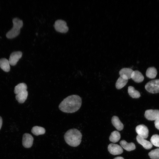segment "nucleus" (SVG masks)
Listing matches in <instances>:
<instances>
[{
  "label": "nucleus",
  "instance_id": "f8f14e48",
  "mask_svg": "<svg viewBox=\"0 0 159 159\" xmlns=\"http://www.w3.org/2000/svg\"><path fill=\"white\" fill-rule=\"evenodd\" d=\"M136 140L139 144L146 149H149L152 147L153 145L150 142L138 135L136 137Z\"/></svg>",
  "mask_w": 159,
  "mask_h": 159
},
{
  "label": "nucleus",
  "instance_id": "7ed1b4c3",
  "mask_svg": "<svg viewBox=\"0 0 159 159\" xmlns=\"http://www.w3.org/2000/svg\"><path fill=\"white\" fill-rule=\"evenodd\" d=\"M13 24V27L6 34V37L12 39L17 36L20 33V29L23 25L22 20L18 18L15 17L12 20Z\"/></svg>",
  "mask_w": 159,
  "mask_h": 159
},
{
  "label": "nucleus",
  "instance_id": "b1692460",
  "mask_svg": "<svg viewBox=\"0 0 159 159\" xmlns=\"http://www.w3.org/2000/svg\"><path fill=\"white\" fill-rule=\"evenodd\" d=\"M148 155L151 159H159V148L152 150Z\"/></svg>",
  "mask_w": 159,
  "mask_h": 159
},
{
  "label": "nucleus",
  "instance_id": "1a4fd4ad",
  "mask_svg": "<svg viewBox=\"0 0 159 159\" xmlns=\"http://www.w3.org/2000/svg\"><path fill=\"white\" fill-rule=\"evenodd\" d=\"M33 140V138L31 135L28 133H24L22 138L23 145L25 148H30L32 145Z\"/></svg>",
  "mask_w": 159,
  "mask_h": 159
},
{
  "label": "nucleus",
  "instance_id": "2eb2a0df",
  "mask_svg": "<svg viewBox=\"0 0 159 159\" xmlns=\"http://www.w3.org/2000/svg\"><path fill=\"white\" fill-rule=\"evenodd\" d=\"M131 78L135 82L140 83L143 81L144 77L140 72L138 70H135L133 71Z\"/></svg>",
  "mask_w": 159,
  "mask_h": 159
},
{
  "label": "nucleus",
  "instance_id": "f3484780",
  "mask_svg": "<svg viewBox=\"0 0 159 159\" xmlns=\"http://www.w3.org/2000/svg\"><path fill=\"white\" fill-rule=\"evenodd\" d=\"M28 95V92L27 90L23 92L16 95V99L20 103H24L26 100Z\"/></svg>",
  "mask_w": 159,
  "mask_h": 159
},
{
  "label": "nucleus",
  "instance_id": "5701e85b",
  "mask_svg": "<svg viewBox=\"0 0 159 159\" xmlns=\"http://www.w3.org/2000/svg\"><path fill=\"white\" fill-rule=\"evenodd\" d=\"M128 80L125 79L121 77H119L115 83L117 89H120L124 87L127 84Z\"/></svg>",
  "mask_w": 159,
  "mask_h": 159
},
{
  "label": "nucleus",
  "instance_id": "a878e982",
  "mask_svg": "<svg viewBox=\"0 0 159 159\" xmlns=\"http://www.w3.org/2000/svg\"><path fill=\"white\" fill-rule=\"evenodd\" d=\"M154 124L155 127L159 130V118L155 121Z\"/></svg>",
  "mask_w": 159,
  "mask_h": 159
},
{
  "label": "nucleus",
  "instance_id": "9d476101",
  "mask_svg": "<svg viewBox=\"0 0 159 159\" xmlns=\"http://www.w3.org/2000/svg\"><path fill=\"white\" fill-rule=\"evenodd\" d=\"M22 52L20 51H15L12 52L10 54L9 62L10 65L12 66L15 65L22 57Z\"/></svg>",
  "mask_w": 159,
  "mask_h": 159
},
{
  "label": "nucleus",
  "instance_id": "9b49d317",
  "mask_svg": "<svg viewBox=\"0 0 159 159\" xmlns=\"http://www.w3.org/2000/svg\"><path fill=\"white\" fill-rule=\"evenodd\" d=\"M133 71L130 68H122L120 71L119 74L120 77L125 79L128 80L131 78Z\"/></svg>",
  "mask_w": 159,
  "mask_h": 159
},
{
  "label": "nucleus",
  "instance_id": "393cba45",
  "mask_svg": "<svg viewBox=\"0 0 159 159\" xmlns=\"http://www.w3.org/2000/svg\"><path fill=\"white\" fill-rule=\"evenodd\" d=\"M150 142L152 145L159 147V135L157 134L153 135L150 138Z\"/></svg>",
  "mask_w": 159,
  "mask_h": 159
},
{
  "label": "nucleus",
  "instance_id": "6e6552de",
  "mask_svg": "<svg viewBox=\"0 0 159 159\" xmlns=\"http://www.w3.org/2000/svg\"><path fill=\"white\" fill-rule=\"evenodd\" d=\"M108 150L110 154L114 155L120 154L123 152L121 146L114 143H110L108 145Z\"/></svg>",
  "mask_w": 159,
  "mask_h": 159
},
{
  "label": "nucleus",
  "instance_id": "423d86ee",
  "mask_svg": "<svg viewBox=\"0 0 159 159\" xmlns=\"http://www.w3.org/2000/svg\"><path fill=\"white\" fill-rule=\"evenodd\" d=\"M135 130L138 135L146 139L148 136L149 130L148 127L144 125H138L135 128Z\"/></svg>",
  "mask_w": 159,
  "mask_h": 159
},
{
  "label": "nucleus",
  "instance_id": "39448f33",
  "mask_svg": "<svg viewBox=\"0 0 159 159\" xmlns=\"http://www.w3.org/2000/svg\"><path fill=\"white\" fill-rule=\"evenodd\" d=\"M54 27L57 31L62 33L67 32L69 29L66 22L64 21L61 19L57 20L55 21Z\"/></svg>",
  "mask_w": 159,
  "mask_h": 159
},
{
  "label": "nucleus",
  "instance_id": "412c9836",
  "mask_svg": "<svg viewBox=\"0 0 159 159\" xmlns=\"http://www.w3.org/2000/svg\"><path fill=\"white\" fill-rule=\"evenodd\" d=\"M157 73L156 69L153 67H150L148 68L146 72V76L151 79L155 78Z\"/></svg>",
  "mask_w": 159,
  "mask_h": 159
},
{
  "label": "nucleus",
  "instance_id": "0eeeda50",
  "mask_svg": "<svg viewBox=\"0 0 159 159\" xmlns=\"http://www.w3.org/2000/svg\"><path fill=\"white\" fill-rule=\"evenodd\" d=\"M144 115L147 120L155 121L159 118V110L152 109L147 110L145 111Z\"/></svg>",
  "mask_w": 159,
  "mask_h": 159
},
{
  "label": "nucleus",
  "instance_id": "f03ea898",
  "mask_svg": "<svg viewBox=\"0 0 159 159\" xmlns=\"http://www.w3.org/2000/svg\"><path fill=\"white\" fill-rule=\"evenodd\" d=\"M82 137V135L80 131L75 128L69 130L64 136V140L67 144L73 147H76L80 145Z\"/></svg>",
  "mask_w": 159,
  "mask_h": 159
},
{
  "label": "nucleus",
  "instance_id": "bb28decb",
  "mask_svg": "<svg viewBox=\"0 0 159 159\" xmlns=\"http://www.w3.org/2000/svg\"><path fill=\"white\" fill-rule=\"evenodd\" d=\"M2 120L1 117L0 116V130L2 126Z\"/></svg>",
  "mask_w": 159,
  "mask_h": 159
},
{
  "label": "nucleus",
  "instance_id": "f257e3e1",
  "mask_svg": "<svg viewBox=\"0 0 159 159\" xmlns=\"http://www.w3.org/2000/svg\"><path fill=\"white\" fill-rule=\"evenodd\" d=\"M82 103V99L80 96L77 95H72L64 99L59 104V107L63 112L72 113L79 110Z\"/></svg>",
  "mask_w": 159,
  "mask_h": 159
},
{
  "label": "nucleus",
  "instance_id": "4468645a",
  "mask_svg": "<svg viewBox=\"0 0 159 159\" xmlns=\"http://www.w3.org/2000/svg\"><path fill=\"white\" fill-rule=\"evenodd\" d=\"M111 121L113 125L118 130L120 131L123 129V125L117 116H113Z\"/></svg>",
  "mask_w": 159,
  "mask_h": 159
},
{
  "label": "nucleus",
  "instance_id": "4be33fe9",
  "mask_svg": "<svg viewBox=\"0 0 159 159\" xmlns=\"http://www.w3.org/2000/svg\"><path fill=\"white\" fill-rule=\"evenodd\" d=\"M120 137V132L117 131H114L111 133L109 137V140L112 142L115 143L119 141Z\"/></svg>",
  "mask_w": 159,
  "mask_h": 159
},
{
  "label": "nucleus",
  "instance_id": "6ab92c4d",
  "mask_svg": "<svg viewBox=\"0 0 159 159\" xmlns=\"http://www.w3.org/2000/svg\"><path fill=\"white\" fill-rule=\"evenodd\" d=\"M31 132L34 135L38 136L44 134L45 132V130L42 127L36 126L33 127Z\"/></svg>",
  "mask_w": 159,
  "mask_h": 159
},
{
  "label": "nucleus",
  "instance_id": "ddd939ff",
  "mask_svg": "<svg viewBox=\"0 0 159 159\" xmlns=\"http://www.w3.org/2000/svg\"><path fill=\"white\" fill-rule=\"evenodd\" d=\"M121 146L126 150L130 151L135 150V146L133 143H128L125 140H123L120 142Z\"/></svg>",
  "mask_w": 159,
  "mask_h": 159
},
{
  "label": "nucleus",
  "instance_id": "dca6fc26",
  "mask_svg": "<svg viewBox=\"0 0 159 159\" xmlns=\"http://www.w3.org/2000/svg\"><path fill=\"white\" fill-rule=\"evenodd\" d=\"M0 67L4 71L8 72L10 70L9 60L5 58L0 59Z\"/></svg>",
  "mask_w": 159,
  "mask_h": 159
},
{
  "label": "nucleus",
  "instance_id": "aec40b11",
  "mask_svg": "<svg viewBox=\"0 0 159 159\" xmlns=\"http://www.w3.org/2000/svg\"><path fill=\"white\" fill-rule=\"evenodd\" d=\"M128 92L129 95L132 98H138L140 96L139 92L135 90L132 86H129L128 87Z\"/></svg>",
  "mask_w": 159,
  "mask_h": 159
},
{
  "label": "nucleus",
  "instance_id": "cd10ccee",
  "mask_svg": "<svg viewBox=\"0 0 159 159\" xmlns=\"http://www.w3.org/2000/svg\"><path fill=\"white\" fill-rule=\"evenodd\" d=\"M114 159H124L122 157L119 156V157H116L115 158H114Z\"/></svg>",
  "mask_w": 159,
  "mask_h": 159
},
{
  "label": "nucleus",
  "instance_id": "a211bd4d",
  "mask_svg": "<svg viewBox=\"0 0 159 159\" xmlns=\"http://www.w3.org/2000/svg\"><path fill=\"white\" fill-rule=\"evenodd\" d=\"M27 86L24 83H21L18 84L14 88V93L17 94L23 92L27 90Z\"/></svg>",
  "mask_w": 159,
  "mask_h": 159
},
{
  "label": "nucleus",
  "instance_id": "20e7f679",
  "mask_svg": "<svg viewBox=\"0 0 159 159\" xmlns=\"http://www.w3.org/2000/svg\"><path fill=\"white\" fill-rule=\"evenodd\" d=\"M145 88L150 93H159V79L154 80L149 82L145 85Z\"/></svg>",
  "mask_w": 159,
  "mask_h": 159
}]
</instances>
